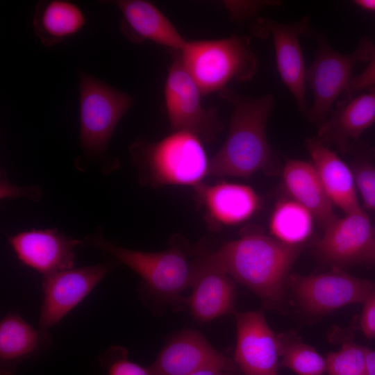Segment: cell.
<instances>
[{
    "label": "cell",
    "mask_w": 375,
    "mask_h": 375,
    "mask_svg": "<svg viewBox=\"0 0 375 375\" xmlns=\"http://www.w3.org/2000/svg\"><path fill=\"white\" fill-rule=\"evenodd\" d=\"M218 94L232 105L233 112L226 139L210 159L208 175L246 178L260 170L274 174L276 156L266 135L273 96L245 97L228 88Z\"/></svg>",
    "instance_id": "6da1fadb"
},
{
    "label": "cell",
    "mask_w": 375,
    "mask_h": 375,
    "mask_svg": "<svg viewBox=\"0 0 375 375\" xmlns=\"http://www.w3.org/2000/svg\"><path fill=\"white\" fill-rule=\"evenodd\" d=\"M301 247L285 244L258 231H246L225 242L212 255L228 274L262 301L282 299L288 274Z\"/></svg>",
    "instance_id": "7a4b0ae2"
},
{
    "label": "cell",
    "mask_w": 375,
    "mask_h": 375,
    "mask_svg": "<svg viewBox=\"0 0 375 375\" xmlns=\"http://www.w3.org/2000/svg\"><path fill=\"white\" fill-rule=\"evenodd\" d=\"M130 152L142 181L153 186L195 187L208 175L210 160L203 140L189 131H173L154 142L140 139L131 146Z\"/></svg>",
    "instance_id": "3957f363"
},
{
    "label": "cell",
    "mask_w": 375,
    "mask_h": 375,
    "mask_svg": "<svg viewBox=\"0 0 375 375\" xmlns=\"http://www.w3.org/2000/svg\"><path fill=\"white\" fill-rule=\"evenodd\" d=\"M83 243L110 255L135 272L153 297L185 303L182 293L190 287L193 272V260L186 246L174 242L166 250L146 252L124 248L98 235Z\"/></svg>",
    "instance_id": "277c9868"
},
{
    "label": "cell",
    "mask_w": 375,
    "mask_h": 375,
    "mask_svg": "<svg viewBox=\"0 0 375 375\" xmlns=\"http://www.w3.org/2000/svg\"><path fill=\"white\" fill-rule=\"evenodd\" d=\"M183 65L202 95L219 92L232 81L253 78L257 58L247 35L186 42L180 51Z\"/></svg>",
    "instance_id": "5b68a950"
},
{
    "label": "cell",
    "mask_w": 375,
    "mask_h": 375,
    "mask_svg": "<svg viewBox=\"0 0 375 375\" xmlns=\"http://www.w3.org/2000/svg\"><path fill=\"white\" fill-rule=\"evenodd\" d=\"M80 142L89 153L107 149L119 122L135 99L84 72H79Z\"/></svg>",
    "instance_id": "8992f818"
},
{
    "label": "cell",
    "mask_w": 375,
    "mask_h": 375,
    "mask_svg": "<svg viewBox=\"0 0 375 375\" xmlns=\"http://www.w3.org/2000/svg\"><path fill=\"white\" fill-rule=\"evenodd\" d=\"M181 50L170 49L172 62L168 69L164 94L165 107L173 131H185L203 141H212L222 124L214 108H204L199 88L184 67Z\"/></svg>",
    "instance_id": "52a82bcc"
},
{
    "label": "cell",
    "mask_w": 375,
    "mask_h": 375,
    "mask_svg": "<svg viewBox=\"0 0 375 375\" xmlns=\"http://www.w3.org/2000/svg\"><path fill=\"white\" fill-rule=\"evenodd\" d=\"M315 60L306 71V82L312 89L314 100L306 112L310 121L324 122L338 97L346 92L356 63L372 59L375 53L369 41L361 42L351 54L334 51L321 37Z\"/></svg>",
    "instance_id": "ba28073f"
},
{
    "label": "cell",
    "mask_w": 375,
    "mask_h": 375,
    "mask_svg": "<svg viewBox=\"0 0 375 375\" xmlns=\"http://www.w3.org/2000/svg\"><path fill=\"white\" fill-rule=\"evenodd\" d=\"M112 266L101 262L43 276L38 328L48 331L59 324L108 274Z\"/></svg>",
    "instance_id": "9c48e42d"
},
{
    "label": "cell",
    "mask_w": 375,
    "mask_h": 375,
    "mask_svg": "<svg viewBox=\"0 0 375 375\" xmlns=\"http://www.w3.org/2000/svg\"><path fill=\"white\" fill-rule=\"evenodd\" d=\"M251 32L259 38L271 36L281 80L294 97L299 110L306 114V71L299 38L310 32V19L304 17L294 22L283 24L261 18L253 24Z\"/></svg>",
    "instance_id": "30bf717a"
},
{
    "label": "cell",
    "mask_w": 375,
    "mask_h": 375,
    "mask_svg": "<svg viewBox=\"0 0 375 375\" xmlns=\"http://www.w3.org/2000/svg\"><path fill=\"white\" fill-rule=\"evenodd\" d=\"M289 285L301 305L315 314L333 311L348 305L363 303L374 289L365 279L342 272L311 276L292 275Z\"/></svg>",
    "instance_id": "8fae6325"
},
{
    "label": "cell",
    "mask_w": 375,
    "mask_h": 375,
    "mask_svg": "<svg viewBox=\"0 0 375 375\" xmlns=\"http://www.w3.org/2000/svg\"><path fill=\"white\" fill-rule=\"evenodd\" d=\"M233 361L243 375H278L281 343L262 311L235 313Z\"/></svg>",
    "instance_id": "7c38bea8"
},
{
    "label": "cell",
    "mask_w": 375,
    "mask_h": 375,
    "mask_svg": "<svg viewBox=\"0 0 375 375\" xmlns=\"http://www.w3.org/2000/svg\"><path fill=\"white\" fill-rule=\"evenodd\" d=\"M190 295L185 303L198 322L205 323L233 312L235 301L233 279L212 252L193 259Z\"/></svg>",
    "instance_id": "4fadbf2b"
},
{
    "label": "cell",
    "mask_w": 375,
    "mask_h": 375,
    "mask_svg": "<svg viewBox=\"0 0 375 375\" xmlns=\"http://www.w3.org/2000/svg\"><path fill=\"white\" fill-rule=\"evenodd\" d=\"M156 375H186L209 366L228 374L239 371L233 360L215 349L199 331L184 329L174 335L150 365Z\"/></svg>",
    "instance_id": "5bb4252c"
},
{
    "label": "cell",
    "mask_w": 375,
    "mask_h": 375,
    "mask_svg": "<svg viewBox=\"0 0 375 375\" xmlns=\"http://www.w3.org/2000/svg\"><path fill=\"white\" fill-rule=\"evenodd\" d=\"M8 242L19 260L43 276L73 268L74 249L83 244L54 228L20 232Z\"/></svg>",
    "instance_id": "9a60e30c"
},
{
    "label": "cell",
    "mask_w": 375,
    "mask_h": 375,
    "mask_svg": "<svg viewBox=\"0 0 375 375\" xmlns=\"http://www.w3.org/2000/svg\"><path fill=\"white\" fill-rule=\"evenodd\" d=\"M374 232L362 210L347 214L325 228L317 252L322 259L336 266L364 261Z\"/></svg>",
    "instance_id": "2e32d148"
},
{
    "label": "cell",
    "mask_w": 375,
    "mask_h": 375,
    "mask_svg": "<svg viewBox=\"0 0 375 375\" xmlns=\"http://www.w3.org/2000/svg\"><path fill=\"white\" fill-rule=\"evenodd\" d=\"M122 12L120 29L131 42L149 40L173 50H181L187 40L152 3L143 0L112 1Z\"/></svg>",
    "instance_id": "e0dca14e"
},
{
    "label": "cell",
    "mask_w": 375,
    "mask_h": 375,
    "mask_svg": "<svg viewBox=\"0 0 375 375\" xmlns=\"http://www.w3.org/2000/svg\"><path fill=\"white\" fill-rule=\"evenodd\" d=\"M51 344L47 330L35 328L19 315H6L0 322V374L12 375L20 363L42 355Z\"/></svg>",
    "instance_id": "ac0fdd59"
},
{
    "label": "cell",
    "mask_w": 375,
    "mask_h": 375,
    "mask_svg": "<svg viewBox=\"0 0 375 375\" xmlns=\"http://www.w3.org/2000/svg\"><path fill=\"white\" fill-rule=\"evenodd\" d=\"M194 188L209 219L220 226L235 225L247 220L260 206L258 194L248 185L201 183Z\"/></svg>",
    "instance_id": "d6986e66"
},
{
    "label": "cell",
    "mask_w": 375,
    "mask_h": 375,
    "mask_svg": "<svg viewBox=\"0 0 375 375\" xmlns=\"http://www.w3.org/2000/svg\"><path fill=\"white\" fill-rule=\"evenodd\" d=\"M306 146L322 185L333 204L347 214L361 210L353 174L327 146L315 138L307 139Z\"/></svg>",
    "instance_id": "ffe728a7"
},
{
    "label": "cell",
    "mask_w": 375,
    "mask_h": 375,
    "mask_svg": "<svg viewBox=\"0 0 375 375\" xmlns=\"http://www.w3.org/2000/svg\"><path fill=\"white\" fill-rule=\"evenodd\" d=\"M283 185L295 201L305 207L324 228L338 217L312 162L290 159L283 169Z\"/></svg>",
    "instance_id": "44dd1931"
},
{
    "label": "cell",
    "mask_w": 375,
    "mask_h": 375,
    "mask_svg": "<svg viewBox=\"0 0 375 375\" xmlns=\"http://www.w3.org/2000/svg\"><path fill=\"white\" fill-rule=\"evenodd\" d=\"M375 122V91L346 103H338L329 119L320 126L316 138L326 146L336 145L342 151L349 142Z\"/></svg>",
    "instance_id": "7402d4cb"
},
{
    "label": "cell",
    "mask_w": 375,
    "mask_h": 375,
    "mask_svg": "<svg viewBox=\"0 0 375 375\" xmlns=\"http://www.w3.org/2000/svg\"><path fill=\"white\" fill-rule=\"evenodd\" d=\"M85 24L81 9L63 0L40 1L33 19L36 35L45 47H51L80 31Z\"/></svg>",
    "instance_id": "603a6c76"
},
{
    "label": "cell",
    "mask_w": 375,
    "mask_h": 375,
    "mask_svg": "<svg viewBox=\"0 0 375 375\" xmlns=\"http://www.w3.org/2000/svg\"><path fill=\"white\" fill-rule=\"evenodd\" d=\"M312 215L294 201L276 204L271 215L269 229L274 238L290 245H299L312 230Z\"/></svg>",
    "instance_id": "cb8c5ba5"
},
{
    "label": "cell",
    "mask_w": 375,
    "mask_h": 375,
    "mask_svg": "<svg viewBox=\"0 0 375 375\" xmlns=\"http://www.w3.org/2000/svg\"><path fill=\"white\" fill-rule=\"evenodd\" d=\"M279 337L282 367L298 375H322L326 372V360L314 348L294 337Z\"/></svg>",
    "instance_id": "d4e9b609"
},
{
    "label": "cell",
    "mask_w": 375,
    "mask_h": 375,
    "mask_svg": "<svg viewBox=\"0 0 375 375\" xmlns=\"http://www.w3.org/2000/svg\"><path fill=\"white\" fill-rule=\"evenodd\" d=\"M366 349L354 342H347L335 352L326 357L328 375H365Z\"/></svg>",
    "instance_id": "484cf974"
},
{
    "label": "cell",
    "mask_w": 375,
    "mask_h": 375,
    "mask_svg": "<svg viewBox=\"0 0 375 375\" xmlns=\"http://www.w3.org/2000/svg\"><path fill=\"white\" fill-rule=\"evenodd\" d=\"M104 375H156L151 366L144 367L128 358L126 348L111 345L98 357Z\"/></svg>",
    "instance_id": "4316f807"
},
{
    "label": "cell",
    "mask_w": 375,
    "mask_h": 375,
    "mask_svg": "<svg viewBox=\"0 0 375 375\" xmlns=\"http://www.w3.org/2000/svg\"><path fill=\"white\" fill-rule=\"evenodd\" d=\"M353 176L365 206L375 211V168L367 165L359 166Z\"/></svg>",
    "instance_id": "83f0119b"
},
{
    "label": "cell",
    "mask_w": 375,
    "mask_h": 375,
    "mask_svg": "<svg viewBox=\"0 0 375 375\" xmlns=\"http://www.w3.org/2000/svg\"><path fill=\"white\" fill-rule=\"evenodd\" d=\"M374 85H375V54L366 69L351 79L344 99L340 102H347L356 92Z\"/></svg>",
    "instance_id": "f1b7e54d"
},
{
    "label": "cell",
    "mask_w": 375,
    "mask_h": 375,
    "mask_svg": "<svg viewBox=\"0 0 375 375\" xmlns=\"http://www.w3.org/2000/svg\"><path fill=\"white\" fill-rule=\"evenodd\" d=\"M360 324L366 338H375V288L364 302Z\"/></svg>",
    "instance_id": "f546056e"
},
{
    "label": "cell",
    "mask_w": 375,
    "mask_h": 375,
    "mask_svg": "<svg viewBox=\"0 0 375 375\" xmlns=\"http://www.w3.org/2000/svg\"><path fill=\"white\" fill-rule=\"evenodd\" d=\"M267 1H242L231 3L229 10L232 15L238 19H242L254 15L264 6L269 4Z\"/></svg>",
    "instance_id": "4dcf8cb0"
},
{
    "label": "cell",
    "mask_w": 375,
    "mask_h": 375,
    "mask_svg": "<svg viewBox=\"0 0 375 375\" xmlns=\"http://www.w3.org/2000/svg\"><path fill=\"white\" fill-rule=\"evenodd\" d=\"M365 375H375V351L367 347Z\"/></svg>",
    "instance_id": "1f68e13d"
},
{
    "label": "cell",
    "mask_w": 375,
    "mask_h": 375,
    "mask_svg": "<svg viewBox=\"0 0 375 375\" xmlns=\"http://www.w3.org/2000/svg\"><path fill=\"white\" fill-rule=\"evenodd\" d=\"M222 372L227 373L222 367L219 366H209L198 369L186 375H220V374Z\"/></svg>",
    "instance_id": "d6a6232c"
},
{
    "label": "cell",
    "mask_w": 375,
    "mask_h": 375,
    "mask_svg": "<svg viewBox=\"0 0 375 375\" xmlns=\"http://www.w3.org/2000/svg\"><path fill=\"white\" fill-rule=\"evenodd\" d=\"M355 3L362 9L375 12V0H357Z\"/></svg>",
    "instance_id": "836d02e7"
},
{
    "label": "cell",
    "mask_w": 375,
    "mask_h": 375,
    "mask_svg": "<svg viewBox=\"0 0 375 375\" xmlns=\"http://www.w3.org/2000/svg\"><path fill=\"white\" fill-rule=\"evenodd\" d=\"M365 262H375V232L369 249L364 259Z\"/></svg>",
    "instance_id": "e575fe53"
},
{
    "label": "cell",
    "mask_w": 375,
    "mask_h": 375,
    "mask_svg": "<svg viewBox=\"0 0 375 375\" xmlns=\"http://www.w3.org/2000/svg\"><path fill=\"white\" fill-rule=\"evenodd\" d=\"M220 375H231V374L225 373V372H222L220 374Z\"/></svg>",
    "instance_id": "d590c367"
}]
</instances>
